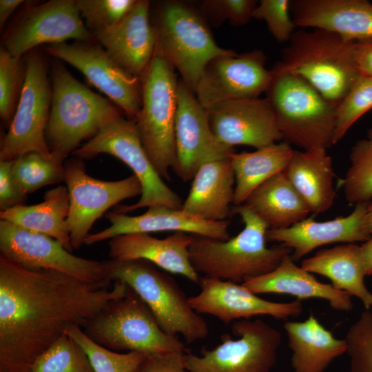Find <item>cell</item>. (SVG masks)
Returning <instances> with one entry per match:
<instances>
[{
	"instance_id": "cell-1",
	"label": "cell",
	"mask_w": 372,
	"mask_h": 372,
	"mask_svg": "<svg viewBox=\"0 0 372 372\" xmlns=\"http://www.w3.org/2000/svg\"><path fill=\"white\" fill-rule=\"evenodd\" d=\"M127 289L122 282L108 289L0 256V372H32L68 326L82 329Z\"/></svg>"
},
{
	"instance_id": "cell-2",
	"label": "cell",
	"mask_w": 372,
	"mask_h": 372,
	"mask_svg": "<svg viewBox=\"0 0 372 372\" xmlns=\"http://www.w3.org/2000/svg\"><path fill=\"white\" fill-rule=\"evenodd\" d=\"M232 211L241 218L242 230L225 240L192 236L189 258L198 274L242 283L274 270L292 250L282 244L268 247V226L245 205Z\"/></svg>"
},
{
	"instance_id": "cell-3",
	"label": "cell",
	"mask_w": 372,
	"mask_h": 372,
	"mask_svg": "<svg viewBox=\"0 0 372 372\" xmlns=\"http://www.w3.org/2000/svg\"><path fill=\"white\" fill-rule=\"evenodd\" d=\"M52 101L45 139L52 157L64 164L69 154L121 116L110 99L79 81L64 65H52Z\"/></svg>"
},
{
	"instance_id": "cell-4",
	"label": "cell",
	"mask_w": 372,
	"mask_h": 372,
	"mask_svg": "<svg viewBox=\"0 0 372 372\" xmlns=\"http://www.w3.org/2000/svg\"><path fill=\"white\" fill-rule=\"evenodd\" d=\"M353 41L322 29L296 30L270 70L300 76L337 107L360 76Z\"/></svg>"
},
{
	"instance_id": "cell-5",
	"label": "cell",
	"mask_w": 372,
	"mask_h": 372,
	"mask_svg": "<svg viewBox=\"0 0 372 372\" xmlns=\"http://www.w3.org/2000/svg\"><path fill=\"white\" fill-rule=\"evenodd\" d=\"M110 281L124 282L146 303L161 328L188 342L205 338L209 326L169 274L145 260L103 261Z\"/></svg>"
},
{
	"instance_id": "cell-6",
	"label": "cell",
	"mask_w": 372,
	"mask_h": 372,
	"mask_svg": "<svg viewBox=\"0 0 372 372\" xmlns=\"http://www.w3.org/2000/svg\"><path fill=\"white\" fill-rule=\"evenodd\" d=\"M271 73L265 98L282 139L304 150L333 145L336 107L300 76Z\"/></svg>"
},
{
	"instance_id": "cell-7",
	"label": "cell",
	"mask_w": 372,
	"mask_h": 372,
	"mask_svg": "<svg viewBox=\"0 0 372 372\" xmlns=\"http://www.w3.org/2000/svg\"><path fill=\"white\" fill-rule=\"evenodd\" d=\"M152 21L155 54L167 60L194 92L207 64L214 58L236 53L218 45L202 16L179 1L161 3Z\"/></svg>"
},
{
	"instance_id": "cell-8",
	"label": "cell",
	"mask_w": 372,
	"mask_h": 372,
	"mask_svg": "<svg viewBox=\"0 0 372 372\" xmlns=\"http://www.w3.org/2000/svg\"><path fill=\"white\" fill-rule=\"evenodd\" d=\"M81 329L90 339L114 351L187 352L177 336L161 328L146 303L128 286L124 296L111 301Z\"/></svg>"
},
{
	"instance_id": "cell-9",
	"label": "cell",
	"mask_w": 372,
	"mask_h": 372,
	"mask_svg": "<svg viewBox=\"0 0 372 372\" xmlns=\"http://www.w3.org/2000/svg\"><path fill=\"white\" fill-rule=\"evenodd\" d=\"M142 102L135 118L142 145L159 175L170 179L176 163L175 118L178 81L172 65L154 54L141 77Z\"/></svg>"
},
{
	"instance_id": "cell-10",
	"label": "cell",
	"mask_w": 372,
	"mask_h": 372,
	"mask_svg": "<svg viewBox=\"0 0 372 372\" xmlns=\"http://www.w3.org/2000/svg\"><path fill=\"white\" fill-rule=\"evenodd\" d=\"M107 154L127 165L142 187L140 199L134 204L120 205L115 212L127 213L144 207L165 206L182 209L180 197L163 180L148 157L138 136L135 120L116 117L72 154L77 158H91Z\"/></svg>"
},
{
	"instance_id": "cell-11",
	"label": "cell",
	"mask_w": 372,
	"mask_h": 372,
	"mask_svg": "<svg viewBox=\"0 0 372 372\" xmlns=\"http://www.w3.org/2000/svg\"><path fill=\"white\" fill-rule=\"evenodd\" d=\"M25 61V80L14 116L1 140L0 161L29 152L52 158L45 139L52 101L47 61L36 49L26 54Z\"/></svg>"
},
{
	"instance_id": "cell-12",
	"label": "cell",
	"mask_w": 372,
	"mask_h": 372,
	"mask_svg": "<svg viewBox=\"0 0 372 372\" xmlns=\"http://www.w3.org/2000/svg\"><path fill=\"white\" fill-rule=\"evenodd\" d=\"M231 331L222 342L200 355L186 352L189 372H269L277 360L282 342L278 330L265 322L244 319L233 322Z\"/></svg>"
},
{
	"instance_id": "cell-13",
	"label": "cell",
	"mask_w": 372,
	"mask_h": 372,
	"mask_svg": "<svg viewBox=\"0 0 372 372\" xmlns=\"http://www.w3.org/2000/svg\"><path fill=\"white\" fill-rule=\"evenodd\" d=\"M0 256L28 269L58 271L100 287L111 282L103 261L74 256L52 237L2 220Z\"/></svg>"
},
{
	"instance_id": "cell-14",
	"label": "cell",
	"mask_w": 372,
	"mask_h": 372,
	"mask_svg": "<svg viewBox=\"0 0 372 372\" xmlns=\"http://www.w3.org/2000/svg\"><path fill=\"white\" fill-rule=\"evenodd\" d=\"M70 198L68 224L74 249L85 242L92 225L121 201L141 195L142 187L133 174L115 181L94 178L77 158L64 163V180Z\"/></svg>"
},
{
	"instance_id": "cell-15",
	"label": "cell",
	"mask_w": 372,
	"mask_h": 372,
	"mask_svg": "<svg viewBox=\"0 0 372 372\" xmlns=\"http://www.w3.org/2000/svg\"><path fill=\"white\" fill-rule=\"evenodd\" d=\"M69 39L89 42L94 38L81 19L76 0H50L23 10L4 34L1 46L21 58L40 45Z\"/></svg>"
},
{
	"instance_id": "cell-16",
	"label": "cell",
	"mask_w": 372,
	"mask_h": 372,
	"mask_svg": "<svg viewBox=\"0 0 372 372\" xmlns=\"http://www.w3.org/2000/svg\"><path fill=\"white\" fill-rule=\"evenodd\" d=\"M45 49L80 71L130 118H136L142 102L141 79L122 68L100 44L65 42L47 45Z\"/></svg>"
},
{
	"instance_id": "cell-17",
	"label": "cell",
	"mask_w": 372,
	"mask_h": 372,
	"mask_svg": "<svg viewBox=\"0 0 372 372\" xmlns=\"http://www.w3.org/2000/svg\"><path fill=\"white\" fill-rule=\"evenodd\" d=\"M266 59L264 52L258 50L214 58L194 90L198 101L207 110L226 101L258 98L271 79Z\"/></svg>"
},
{
	"instance_id": "cell-18",
	"label": "cell",
	"mask_w": 372,
	"mask_h": 372,
	"mask_svg": "<svg viewBox=\"0 0 372 372\" xmlns=\"http://www.w3.org/2000/svg\"><path fill=\"white\" fill-rule=\"evenodd\" d=\"M175 143L176 163L172 169L184 182L192 180L205 163L228 157L234 152V148L216 140L207 110L181 80L177 90Z\"/></svg>"
},
{
	"instance_id": "cell-19",
	"label": "cell",
	"mask_w": 372,
	"mask_h": 372,
	"mask_svg": "<svg viewBox=\"0 0 372 372\" xmlns=\"http://www.w3.org/2000/svg\"><path fill=\"white\" fill-rule=\"evenodd\" d=\"M199 285L200 292L189 298L190 305L199 314L212 316L225 324L256 316L287 320L299 316L303 311L300 300L289 302L266 300L234 282L203 276Z\"/></svg>"
},
{
	"instance_id": "cell-20",
	"label": "cell",
	"mask_w": 372,
	"mask_h": 372,
	"mask_svg": "<svg viewBox=\"0 0 372 372\" xmlns=\"http://www.w3.org/2000/svg\"><path fill=\"white\" fill-rule=\"evenodd\" d=\"M207 112L216 140L225 147L243 145L259 149L282 139L266 98L226 101Z\"/></svg>"
},
{
	"instance_id": "cell-21",
	"label": "cell",
	"mask_w": 372,
	"mask_h": 372,
	"mask_svg": "<svg viewBox=\"0 0 372 372\" xmlns=\"http://www.w3.org/2000/svg\"><path fill=\"white\" fill-rule=\"evenodd\" d=\"M105 217L110 225L99 232L89 234L84 245H92L123 234L161 231L184 232L223 240L230 238L227 220H206L182 209L154 206L138 216L108 211L105 213Z\"/></svg>"
},
{
	"instance_id": "cell-22",
	"label": "cell",
	"mask_w": 372,
	"mask_h": 372,
	"mask_svg": "<svg viewBox=\"0 0 372 372\" xmlns=\"http://www.w3.org/2000/svg\"><path fill=\"white\" fill-rule=\"evenodd\" d=\"M150 3L136 0L113 26L92 34L94 40L122 68L141 79L156 50V34L149 17Z\"/></svg>"
},
{
	"instance_id": "cell-23",
	"label": "cell",
	"mask_w": 372,
	"mask_h": 372,
	"mask_svg": "<svg viewBox=\"0 0 372 372\" xmlns=\"http://www.w3.org/2000/svg\"><path fill=\"white\" fill-rule=\"evenodd\" d=\"M367 203L356 204L347 216L322 222L307 217L287 228L269 229L267 240L290 248L293 259H300L315 249L329 244L365 242L371 236L364 227Z\"/></svg>"
},
{
	"instance_id": "cell-24",
	"label": "cell",
	"mask_w": 372,
	"mask_h": 372,
	"mask_svg": "<svg viewBox=\"0 0 372 372\" xmlns=\"http://www.w3.org/2000/svg\"><path fill=\"white\" fill-rule=\"evenodd\" d=\"M192 235L174 232L165 238L149 234L120 235L109 240V256L116 260H145L173 274L199 284L200 278L189 258Z\"/></svg>"
},
{
	"instance_id": "cell-25",
	"label": "cell",
	"mask_w": 372,
	"mask_h": 372,
	"mask_svg": "<svg viewBox=\"0 0 372 372\" xmlns=\"http://www.w3.org/2000/svg\"><path fill=\"white\" fill-rule=\"evenodd\" d=\"M296 27L322 29L349 41L372 38V3L366 0H293Z\"/></svg>"
},
{
	"instance_id": "cell-26",
	"label": "cell",
	"mask_w": 372,
	"mask_h": 372,
	"mask_svg": "<svg viewBox=\"0 0 372 372\" xmlns=\"http://www.w3.org/2000/svg\"><path fill=\"white\" fill-rule=\"evenodd\" d=\"M290 254L280 265L265 275L251 278L241 283L252 293L289 294L298 300L318 298L327 301L338 311H349L353 304L351 295L318 281L310 272L297 266Z\"/></svg>"
},
{
	"instance_id": "cell-27",
	"label": "cell",
	"mask_w": 372,
	"mask_h": 372,
	"mask_svg": "<svg viewBox=\"0 0 372 372\" xmlns=\"http://www.w3.org/2000/svg\"><path fill=\"white\" fill-rule=\"evenodd\" d=\"M235 175L229 156L203 164L192 179L182 209L209 221H224L231 212Z\"/></svg>"
},
{
	"instance_id": "cell-28",
	"label": "cell",
	"mask_w": 372,
	"mask_h": 372,
	"mask_svg": "<svg viewBox=\"0 0 372 372\" xmlns=\"http://www.w3.org/2000/svg\"><path fill=\"white\" fill-rule=\"evenodd\" d=\"M283 172L310 212L322 214L332 207L336 197L335 174L325 148L293 150Z\"/></svg>"
},
{
	"instance_id": "cell-29",
	"label": "cell",
	"mask_w": 372,
	"mask_h": 372,
	"mask_svg": "<svg viewBox=\"0 0 372 372\" xmlns=\"http://www.w3.org/2000/svg\"><path fill=\"white\" fill-rule=\"evenodd\" d=\"M283 328L292 351L293 372H323L347 353L345 339L336 338L312 314L302 322L287 321Z\"/></svg>"
},
{
	"instance_id": "cell-30",
	"label": "cell",
	"mask_w": 372,
	"mask_h": 372,
	"mask_svg": "<svg viewBox=\"0 0 372 372\" xmlns=\"http://www.w3.org/2000/svg\"><path fill=\"white\" fill-rule=\"evenodd\" d=\"M301 267L328 278L335 289L358 298L366 310L372 307V293L364 283L366 275L360 246L347 243L320 249L304 259Z\"/></svg>"
},
{
	"instance_id": "cell-31",
	"label": "cell",
	"mask_w": 372,
	"mask_h": 372,
	"mask_svg": "<svg viewBox=\"0 0 372 372\" xmlns=\"http://www.w3.org/2000/svg\"><path fill=\"white\" fill-rule=\"evenodd\" d=\"M69 212L67 187L59 185L47 191L41 203L2 210L0 218L25 229L52 237L72 252L74 249L68 224Z\"/></svg>"
},
{
	"instance_id": "cell-32",
	"label": "cell",
	"mask_w": 372,
	"mask_h": 372,
	"mask_svg": "<svg viewBox=\"0 0 372 372\" xmlns=\"http://www.w3.org/2000/svg\"><path fill=\"white\" fill-rule=\"evenodd\" d=\"M242 205L263 220L269 229L289 227L310 213L283 172L256 188Z\"/></svg>"
},
{
	"instance_id": "cell-33",
	"label": "cell",
	"mask_w": 372,
	"mask_h": 372,
	"mask_svg": "<svg viewBox=\"0 0 372 372\" xmlns=\"http://www.w3.org/2000/svg\"><path fill=\"white\" fill-rule=\"evenodd\" d=\"M293 149L287 142L273 143L251 152L229 153L235 175L234 204L242 205L251 193L285 170Z\"/></svg>"
},
{
	"instance_id": "cell-34",
	"label": "cell",
	"mask_w": 372,
	"mask_h": 372,
	"mask_svg": "<svg viewBox=\"0 0 372 372\" xmlns=\"http://www.w3.org/2000/svg\"><path fill=\"white\" fill-rule=\"evenodd\" d=\"M350 165L342 180L345 199L351 204L372 198V127L351 148Z\"/></svg>"
},
{
	"instance_id": "cell-35",
	"label": "cell",
	"mask_w": 372,
	"mask_h": 372,
	"mask_svg": "<svg viewBox=\"0 0 372 372\" xmlns=\"http://www.w3.org/2000/svg\"><path fill=\"white\" fill-rule=\"evenodd\" d=\"M12 173L25 194L64 180V164L29 152L13 161Z\"/></svg>"
},
{
	"instance_id": "cell-36",
	"label": "cell",
	"mask_w": 372,
	"mask_h": 372,
	"mask_svg": "<svg viewBox=\"0 0 372 372\" xmlns=\"http://www.w3.org/2000/svg\"><path fill=\"white\" fill-rule=\"evenodd\" d=\"M64 333L83 349L95 372H134L147 355L140 352L118 353L110 350L90 339L76 325L68 326Z\"/></svg>"
},
{
	"instance_id": "cell-37",
	"label": "cell",
	"mask_w": 372,
	"mask_h": 372,
	"mask_svg": "<svg viewBox=\"0 0 372 372\" xmlns=\"http://www.w3.org/2000/svg\"><path fill=\"white\" fill-rule=\"evenodd\" d=\"M32 372H95L83 349L63 334L34 364Z\"/></svg>"
},
{
	"instance_id": "cell-38",
	"label": "cell",
	"mask_w": 372,
	"mask_h": 372,
	"mask_svg": "<svg viewBox=\"0 0 372 372\" xmlns=\"http://www.w3.org/2000/svg\"><path fill=\"white\" fill-rule=\"evenodd\" d=\"M25 76V59L0 48V116L9 125L14 116Z\"/></svg>"
},
{
	"instance_id": "cell-39",
	"label": "cell",
	"mask_w": 372,
	"mask_h": 372,
	"mask_svg": "<svg viewBox=\"0 0 372 372\" xmlns=\"http://www.w3.org/2000/svg\"><path fill=\"white\" fill-rule=\"evenodd\" d=\"M372 109V77L360 76L336 107L332 144L339 142L351 127Z\"/></svg>"
},
{
	"instance_id": "cell-40",
	"label": "cell",
	"mask_w": 372,
	"mask_h": 372,
	"mask_svg": "<svg viewBox=\"0 0 372 372\" xmlns=\"http://www.w3.org/2000/svg\"><path fill=\"white\" fill-rule=\"evenodd\" d=\"M350 372H372V311H364L346 334Z\"/></svg>"
},
{
	"instance_id": "cell-41",
	"label": "cell",
	"mask_w": 372,
	"mask_h": 372,
	"mask_svg": "<svg viewBox=\"0 0 372 372\" xmlns=\"http://www.w3.org/2000/svg\"><path fill=\"white\" fill-rule=\"evenodd\" d=\"M136 0H76L85 25L93 34L106 30L129 12Z\"/></svg>"
},
{
	"instance_id": "cell-42",
	"label": "cell",
	"mask_w": 372,
	"mask_h": 372,
	"mask_svg": "<svg viewBox=\"0 0 372 372\" xmlns=\"http://www.w3.org/2000/svg\"><path fill=\"white\" fill-rule=\"evenodd\" d=\"M289 0H261L254 10L252 18L265 21L269 31L279 43L288 42L295 25Z\"/></svg>"
},
{
	"instance_id": "cell-43",
	"label": "cell",
	"mask_w": 372,
	"mask_h": 372,
	"mask_svg": "<svg viewBox=\"0 0 372 372\" xmlns=\"http://www.w3.org/2000/svg\"><path fill=\"white\" fill-rule=\"evenodd\" d=\"M257 5L254 0H205L201 8L214 25L227 20L234 25H243L252 18Z\"/></svg>"
},
{
	"instance_id": "cell-44",
	"label": "cell",
	"mask_w": 372,
	"mask_h": 372,
	"mask_svg": "<svg viewBox=\"0 0 372 372\" xmlns=\"http://www.w3.org/2000/svg\"><path fill=\"white\" fill-rule=\"evenodd\" d=\"M13 161H0L1 211L24 205L25 194L12 173Z\"/></svg>"
},
{
	"instance_id": "cell-45",
	"label": "cell",
	"mask_w": 372,
	"mask_h": 372,
	"mask_svg": "<svg viewBox=\"0 0 372 372\" xmlns=\"http://www.w3.org/2000/svg\"><path fill=\"white\" fill-rule=\"evenodd\" d=\"M185 353L147 355L134 372H189L185 363Z\"/></svg>"
},
{
	"instance_id": "cell-46",
	"label": "cell",
	"mask_w": 372,
	"mask_h": 372,
	"mask_svg": "<svg viewBox=\"0 0 372 372\" xmlns=\"http://www.w3.org/2000/svg\"><path fill=\"white\" fill-rule=\"evenodd\" d=\"M353 56L359 75L372 77V38L354 41Z\"/></svg>"
},
{
	"instance_id": "cell-47",
	"label": "cell",
	"mask_w": 372,
	"mask_h": 372,
	"mask_svg": "<svg viewBox=\"0 0 372 372\" xmlns=\"http://www.w3.org/2000/svg\"><path fill=\"white\" fill-rule=\"evenodd\" d=\"M22 0L0 1V28L2 30L8 18L14 11L23 3Z\"/></svg>"
},
{
	"instance_id": "cell-48",
	"label": "cell",
	"mask_w": 372,
	"mask_h": 372,
	"mask_svg": "<svg viewBox=\"0 0 372 372\" xmlns=\"http://www.w3.org/2000/svg\"><path fill=\"white\" fill-rule=\"evenodd\" d=\"M361 258L366 276L372 274V235L360 246Z\"/></svg>"
},
{
	"instance_id": "cell-49",
	"label": "cell",
	"mask_w": 372,
	"mask_h": 372,
	"mask_svg": "<svg viewBox=\"0 0 372 372\" xmlns=\"http://www.w3.org/2000/svg\"><path fill=\"white\" fill-rule=\"evenodd\" d=\"M364 229L369 235H372V198L368 201L364 220Z\"/></svg>"
}]
</instances>
